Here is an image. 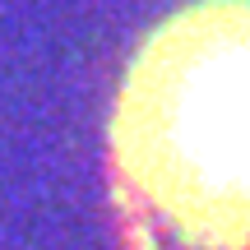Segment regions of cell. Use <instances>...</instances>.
I'll list each match as a JSON object with an SVG mask.
<instances>
[{
	"label": "cell",
	"mask_w": 250,
	"mask_h": 250,
	"mask_svg": "<svg viewBox=\"0 0 250 250\" xmlns=\"http://www.w3.org/2000/svg\"><path fill=\"white\" fill-rule=\"evenodd\" d=\"M111 158L130 204L167 236L250 246V0H195L144 37Z\"/></svg>",
	"instance_id": "cell-1"
}]
</instances>
